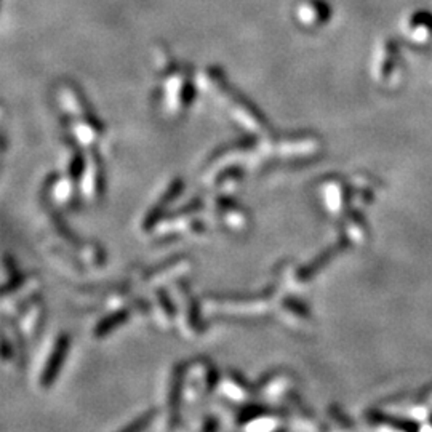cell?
Here are the masks:
<instances>
[{"instance_id":"cell-7","label":"cell","mask_w":432,"mask_h":432,"mask_svg":"<svg viewBox=\"0 0 432 432\" xmlns=\"http://www.w3.org/2000/svg\"><path fill=\"white\" fill-rule=\"evenodd\" d=\"M104 191V176L101 162L97 156L85 163L81 175V194L88 202H97Z\"/></svg>"},{"instance_id":"cell-19","label":"cell","mask_w":432,"mask_h":432,"mask_svg":"<svg viewBox=\"0 0 432 432\" xmlns=\"http://www.w3.org/2000/svg\"><path fill=\"white\" fill-rule=\"evenodd\" d=\"M125 319H126V310L125 309H117L113 315H109V319H104L97 325V330H94V333H97L98 338H101V336H106L109 331L114 330V326L122 324Z\"/></svg>"},{"instance_id":"cell-2","label":"cell","mask_w":432,"mask_h":432,"mask_svg":"<svg viewBox=\"0 0 432 432\" xmlns=\"http://www.w3.org/2000/svg\"><path fill=\"white\" fill-rule=\"evenodd\" d=\"M197 82L188 66L178 65L175 69L163 74L160 87V103L167 115L180 117L192 106Z\"/></svg>"},{"instance_id":"cell-4","label":"cell","mask_w":432,"mask_h":432,"mask_svg":"<svg viewBox=\"0 0 432 432\" xmlns=\"http://www.w3.org/2000/svg\"><path fill=\"white\" fill-rule=\"evenodd\" d=\"M203 309L212 314L219 315H260L271 309V297L258 298H207L203 301Z\"/></svg>"},{"instance_id":"cell-1","label":"cell","mask_w":432,"mask_h":432,"mask_svg":"<svg viewBox=\"0 0 432 432\" xmlns=\"http://www.w3.org/2000/svg\"><path fill=\"white\" fill-rule=\"evenodd\" d=\"M197 88L212 97L219 106L228 110L229 117L251 135H267V126L263 114L247 99L244 94L231 85L221 67L208 66L200 69L196 76Z\"/></svg>"},{"instance_id":"cell-8","label":"cell","mask_w":432,"mask_h":432,"mask_svg":"<svg viewBox=\"0 0 432 432\" xmlns=\"http://www.w3.org/2000/svg\"><path fill=\"white\" fill-rule=\"evenodd\" d=\"M293 388V376L287 372H274L271 375L261 379L258 384V396L267 400V402H276L290 392Z\"/></svg>"},{"instance_id":"cell-20","label":"cell","mask_w":432,"mask_h":432,"mask_svg":"<svg viewBox=\"0 0 432 432\" xmlns=\"http://www.w3.org/2000/svg\"><path fill=\"white\" fill-rule=\"evenodd\" d=\"M82 258V261L85 263V265H99L101 263V260H104V255L101 253V249L97 244H87L85 247H83V250L78 253Z\"/></svg>"},{"instance_id":"cell-17","label":"cell","mask_w":432,"mask_h":432,"mask_svg":"<svg viewBox=\"0 0 432 432\" xmlns=\"http://www.w3.org/2000/svg\"><path fill=\"white\" fill-rule=\"evenodd\" d=\"M249 424L245 426L247 429H256V431H272L279 429L282 426V421L276 415H265L258 410H253L250 416L245 418Z\"/></svg>"},{"instance_id":"cell-3","label":"cell","mask_w":432,"mask_h":432,"mask_svg":"<svg viewBox=\"0 0 432 432\" xmlns=\"http://www.w3.org/2000/svg\"><path fill=\"white\" fill-rule=\"evenodd\" d=\"M320 147V141L317 136L309 133L299 135H287L279 140H267L258 151L265 156H277L282 159H299V157H309L314 152H317Z\"/></svg>"},{"instance_id":"cell-9","label":"cell","mask_w":432,"mask_h":432,"mask_svg":"<svg viewBox=\"0 0 432 432\" xmlns=\"http://www.w3.org/2000/svg\"><path fill=\"white\" fill-rule=\"evenodd\" d=\"M176 320L178 325H180V330L183 331V335L186 338H196V336L200 333V320L197 315V309L196 304L189 297L188 290L180 293V303L176 304Z\"/></svg>"},{"instance_id":"cell-6","label":"cell","mask_w":432,"mask_h":432,"mask_svg":"<svg viewBox=\"0 0 432 432\" xmlns=\"http://www.w3.org/2000/svg\"><path fill=\"white\" fill-rule=\"evenodd\" d=\"M56 101L63 113L69 119L93 117L92 108L88 106L85 97L76 83L69 81L61 82L56 88Z\"/></svg>"},{"instance_id":"cell-15","label":"cell","mask_w":432,"mask_h":432,"mask_svg":"<svg viewBox=\"0 0 432 432\" xmlns=\"http://www.w3.org/2000/svg\"><path fill=\"white\" fill-rule=\"evenodd\" d=\"M219 392L233 404H245L250 399V388L237 373H228L219 383Z\"/></svg>"},{"instance_id":"cell-16","label":"cell","mask_w":432,"mask_h":432,"mask_svg":"<svg viewBox=\"0 0 432 432\" xmlns=\"http://www.w3.org/2000/svg\"><path fill=\"white\" fill-rule=\"evenodd\" d=\"M42 320H44V306H42V303L34 301L28 304L23 315L18 320L21 335L26 336V338H33L39 331Z\"/></svg>"},{"instance_id":"cell-13","label":"cell","mask_w":432,"mask_h":432,"mask_svg":"<svg viewBox=\"0 0 432 432\" xmlns=\"http://www.w3.org/2000/svg\"><path fill=\"white\" fill-rule=\"evenodd\" d=\"M189 267H191V261L186 260V258L172 260L168 265H163L162 267H157V269L147 274L144 279L146 287H160L162 283L172 281L173 277L183 276L184 272L189 271Z\"/></svg>"},{"instance_id":"cell-10","label":"cell","mask_w":432,"mask_h":432,"mask_svg":"<svg viewBox=\"0 0 432 432\" xmlns=\"http://www.w3.org/2000/svg\"><path fill=\"white\" fill-rule=\"evenodd\" d=\"M279 315L281 320L287 326L293 330L298 329H306L310 322V314L309 310L303 306V303H299L297 298L287 297L283 294L281 304H279Z\"/></svg>"},{"instance_id":"cell-11","label":"cell","mask_w":432,"mask_h":432,"mask_svg":"<svg viewBox=\"0 0 432 432\" xmlns=\"http://www.w3.org/2000/svg\"><path fill=\"white\" fill-rule=\"evenodd\" d=\"M69 124L74 140L83 147H93L103 135V126L94 115L83 119H69Z\"/></svg>"},{"instance_id":"cell-12","label":"cell","mask_w":432,"mask_h":432,"mask_svg":"<svg viewBox=\"0 0 432 432\" xmlns=\"http://www.w3.org/2000/svg\"><path fill=\"white\" fill-rule=\"evenodd\" d=\"M213 208H215V212L218 213V218L221 219V223L228 226L229 229L244 231L247 228L249 218H247L245 210L237 207L235 203H233V200L216 199L213 203Z\"/></svg>"},{"instance_id":"cell-18","label":"cell","mask_w":432,"mask_h":432,"mask_svg":"<svg viewBox=\"0 0 432 432\" xmlns=\"http://www.w3.org/2000/svg\"><path fill=\"white\" fill-rule=\"evenodd\" d=\"M76 194V180L71 176L65 178V180H58L53 189V202L60 207H66L69 205Z\"/></svg>"},{"instance_id":"cell-5","label":"cell","mask_w":432,"mask_h":432,"mask_svg":"<svg viewBox=\"0 0 432 432\" xmlns=\"http://www.w3.org/2000/svg\"><path fill=\"white\" fill-rule=\"evenodd\" d=\"M293 18L301 28L315 31L329 23L331 8L326 0H299L293 8Z\"/></svg>"},{"instance_id":"cell-14","label":"cell","mask_w":432,"mask_h":432,"mask_svg":"<svg viewBox=\"0 0 432 432\" xmlns=\"http://www.w3.org/2000/svg\"><path fill=\"white\" fill-rule=\"evenodd\" d=\"M67 344H69V342H67V336H60V338L55 341L53 347H51V351L49 352V357H47L44 370L40 373V383L44 384V386L53 384V379L56 378L58 372H60L63 359H65L66 356Z\"/></svg>"}]
</instances>
